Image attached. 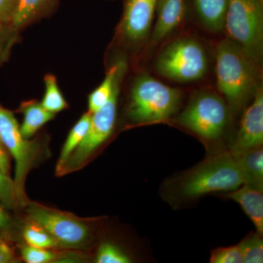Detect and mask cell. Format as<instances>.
Returning a JSON list of instances; mask_svg holds the SVG:
<instances>
[{
  "label": "cell",
  "instance_id": "cell-1",
  "mask_svg": "<svg viewBox=\"0 0 263 263\" xmlns=\"http://www.w3.org/2000/svg\"><path fill=\"white\" fill-rule=\"evenodd\" d=\"M259 65L229 37L218 44L216 76L218 89L233 110H238L260 87Z\"/></svg>",
  "mask_w": 263,
  "mask_h": 263
},
{
  "label": "cell",
  "instance_id": "cell-2",
  "mask_svg": "<svg viewBox=\"0 0 263 263\" xmlns=\"http://www.w3.org/2000/svg\"><path fill=\"white\" fill-rule=\"evenodd\" d=\"M181 99L179 89L143 74L132 86L128 116L136 123L164 120L177 111Z\"/></svg>",
  "mask_w": 263,
  "mask_h": 263
},
{
  "label": "cell",
  "instance_id": "cell-3",
  "mask_svg": "<svg viewBox=\"0 0 263 263\" xmlns=\"http://www.w3.org/2000/svg\"><path fill=\"white\" fill-rule=\"evenodd\" d=\"M243 184L238 160L233 154L214 156L202 162L183 179L181 193L197 197L219 192H232Z\"/></svg>",
  "mask_w": 263,
  "mask_h": 263
},
{
  "label": "cell",
  "instance_id": "cell-4",
  "mask_svg": "<svg viewBox=\"0 0 263 263\" xmlns=\"http://www.w3.org/2000/svg\"><path fill=\"white\" fill-rule=\"evenodd\" d=\"M224 29L228 37L260 65L263 54L262 0H228Z\"/></svg>",
  "mask_w": 263,
  "mask_h": 263
},
{
  "label": "cell",
  "instance_id": "cell-5",
  "mask_svg": "<svg viewBox=\"0 0 263 263\" xmlns=\"http://www.w3.org/2000/svg\"><path fill=\"white\" fill-rule=\"evenodd\" d=\"M209 61L200 43L182 38L164 48L157 58L155 68L169 80L191 82L200 80L206 74Z\"/></svg>",
  "mask_w": 263,
  "mask_h": 263
},
{
  "label": "cell",
  "instance_id": "cell-6",
  "mask_svg": "<svg viewBox=\"0 0 263 263\" xmlns=\"http://www.w3.org/2000/svg\"><path fill=\"white\" fill-rule=\"evenodd\" d=\"M0 140L10 155L14 159L15 176L13 181L15 196L18 204L24 205L27 202L26 179L37 160L39 149L37 142L24 138L14 114L2 106H0Z\"/></svg>",
  "mask_w": 263,
  "mask_h": 263
},
{
  "label": "cell",
  "instance_id": "cell-7",
  "mask_svg": "<svg viewBox=\"0 0 263 263\" xmlns=\"http://www.w3.org/2000/svg\"><path fill=\"white\" fill-rule=\"evenodd\" d=\"M228 117V108L221 97L212 91H201L193 97L177 122L202 138L214 140L224 132Z\"/></svg>",
  "mask_w": 263,
  "mask_h": 263
},
{
  "label": "cell",
  "instance_id": "cell-8",
  "mask_svg": "<svg viewBox=\"0 0 263 263\" xmlns=\"http://www.w3.org/2000/svg\"><path fill=\"white\" fill-rule=\"evenodd\" d=\"M122 79V78L117 81L108 101L95 113L91 114V121L86 136L71 154L60 175L80 169L111 134L117 117L118 98Z\"/></svg>",
  "mask_w": 263,
  "mask_h": 263
},
{
  "label": "cell",
  "instance_id": "cell-9",
  "mask_svg": "<svg viewBox=\"0 0 263 263\" xmlns=\"http://www.w3.org/2000/svg\"><path fill=\"white\" fill-rule=\"evenodd\" d=\"M27 212L31 221L43 227L60 247L82 248L89 241V228L77 219L35 203L30 204Z\"/></svg>",
  "mask_w": 263,
  "mask_h": 263
},
{
  "label": "cell",
  "instance_id": "cell-10",
  "mask_svg": "<svg viewBox=\"0 0 263 263\" xmlns=\"http://www.w3.org/2000/svg\"><path fill=\"white\" fill-rule=\"evenodd\" d=\"M158 0H127L121 33L130 44H139L149 34Z\"/></svg>",
  "mask_w": 263,
  "mask_h": 263
},
{
  "label": "cell",
  "instance_id": "cell-11",
  "mask_svg": "<svg viewBox=\"0 0 263 263\" xmlns=\"http://www.w3.org/2000/svg\"><path fill=\"white\" fill-rule=\"evenodd\" d=\"M262 143L263 92L260 86L256 91L252 104L243 114L231 153L235 157H238L247 151L262 146Z\"/></svg>",
  "mask_w": 263,
  "mask_h": 263
},
{
  "label": "cell",
  "instance_id": "cell-12",
  "mask_svg": "<svg viewBox=\"0 0 263 263\" xmlns=\"http://www.w3.org/2000/svg\"><path fill=\"white\" fill-rule=\"evenodd\" d=\"M156 12L157 19L152 34L154 44L165 39L182 22L185 0H158Z\"/></svg>",
  "mask_w": 263,
  "mask_h": 263
},
{
  "label": "cell",
  "instance_id": "cell-13",
  "mask_svg": "<svg viewBox=\"0 0 263 263\" xmlns=\"http://www.w3.org/2000/svg\"><path fill=\"white\" fill-rule=\"evenodd\" d=\"M228 197L238 202L255 226L257 233H263V195L262 190L245 185L230 192Z\"/></svg>",
  "mask_w": 263,
  "mask_h": 263
},
{
  "label": "cell",
  "instance_id": "cell-14",
  "mask_svg": "<svg viewBox=\"0 0 263 263\" xmlns=\"http://www.w3.org/2000/svg\"><path fill=\"white\" fill-rule=\"evenodd\" d=\"M126 67L125 61L122 59L118 60L110 67L101 84L89 95L88 99L89 113H95L108 101L117 81L124 77Z\"/></svg>",
  "mask_w": 263,
  "mask_h": 263
},
{
  "label": "cell",
  "instance_id": "cell-15",
  "mask_svg": "<svg viewBox=\"0 0 263 263\" xmlns=\"http://www.w3.org/2000/svg\"><path fill=\"white\" fill-rule=\"evenodd\" d=\"M19 110L23 115V121L19 129L26 139H30L41 127L55 117V114L48 111L36 100L23 102Z\"/></svg>",
  "mask_w": 263,
  "mask_h": 263
},
{
  "label": "cell",
  "instance_id": "cell-16",
  "mask_svg": "<svg viewBox=\"0 0 263 263\" xmlns=\"http://www.w3.org/2000/svg\"><path fill=\"white\" fill-rule=\"evenodd\" d=\"M239 164L243 184L262 190L263 189V150L262 146L247 151L235 157Z\"/></svg>",
  "mask_w": 263,
  "mask_h": 263
},
{
  "label": "cell",
  "instance_id": "cell-17",
  "mask_svg": "<svg viewBox=\"0 0 263 263\" xmlns=\"http://www.w3.org/2000/svg\"><path fill=\"white\" fill-rule=\"evenodd\" d=\"M197 14L206 29L213 32L224 30L228 0H194Z\"/></svg>",
  "mask_w": 263,
  "mask_h": 263
},
{
  "label": "cell",
  "instance_id": "cell-18",
  "mask_svg": "<svg viewBox=\"0 0 263 263\" xmlns=\"http://www.w3.org/2000/svg\"><path fill=\"white\" fill-rule=\"evenodd\" d=\"M56 0H18L11 27L14 32L23 29L41 16Z\"/></svg>",
  "mask_w": 263,
  "mask_h": 263
},
{
  "label": "cell",
  "instance_id": "cell-19",
  "mask_svg": "<svg viewBox=\"0 0 263 263\" xmlns=\"http://www.w3.org/2000/svg\"><path fill=\"white\" fill-rule=\"evenodd\" d=\"M91 114H84L71 129L65 144L62 147L57 165V173L60 174L71 154L80 145L89 129Z\"/></svg>",
  "mask_w": 263,
  "mask_h": 263
},
{
  "label": "cell",
  "instance_id": "cell-20",
  "mask_svg": "<svg viewBox=\"0 0 263 263\" xmlns=\"http://www.w3.org/2000/svg\"><path fill=\"white\" fill-rule=\"evenodd\" d=\"M44 96L41 103L43 108L53 114L67 108V103L59 87L57 78L51 74H48L44 77Z\"/></svg>",
  "mask_w": 263,
  "mask_h": 263
},
{
  "label": "cell",
  "instance_id": "cell-21",
  "mask_svg": "<svg viewBox=\"0 0 263 263\" xmlns=\"http://www.w3.org/2000/svg\"><path fill=\"white\" fill-rule=\"evenodd\" d=\"M22 234L27 245L31 247L48 249L59 247L51 235L43 227L34 221L24 226Z\"/></svg>",
  "mask_w": 263,
  "mask_h": 263
},
{
  "label": "cell",
  "instance_id": "cell-22",
  "mask_svg": "<svg viewBox=\"0 0 263 263\" xmlns=\"http://www.w3.org/2000/svg\"><path fill=\"white\" fill-rule=\"evenodd\" d=\"M243 262H263V242L261 235L253 233L246 237L239 243Z\"/></svg>",
  "mask_w": 263,
  "mask_h": 263
},
{
  "label": "cell",
  "instance_id": "cell-23",
  "mask_svg": "<svg viewBox=\"0 0 263 263\" xmlns=\"http://www.w3.org/2000/svg\"><path fill=\"white\" fill-rule=\"evenodd\" d=\"M131 259L114 243L105 242L99 247L96 256L98 263H129Z\"/></svg>",
  "mask_w": 263,
  "mask_h": 263
},
{
  "label": "cell",
  "instance_id": "cell-24",
  "mask_svg": "<svg viewBox=\"0 0 263 263\" xmlns=\"http://www.w3.org/2000/svg\"><path fill=\"white\" fill-rule=\"evenodd\" d=\"M21 255L26 262L48 263L57 258V254L48 249L38 248L27 245L21 249Z\"/></svg>",
  "mask_w": 263,
  "mask_h": 263
},
{
  "label": "cell",
  "instance_id": "cell-25",
  "mask_svg": "<svg viewBox=\"0 0 263 263\" xmlns=\"http://www.w3.org/2000/svg\"><path fill=\"white\" fill-rule=\"evenodd\" d=\"M210 262L212 263H242L243 254L239 245L213 250Z\"/></svg>",
  "mask_w": 263,
  "mask_h": 263
},
{
  "label": "cell",
  "instance_id": "cell-26",
  "mask_svg": "<svg viewBox=\"0 0 263 263\" xmlns=\"http://www.w3.org/2000/svg\"><path fill=\"white\" fill-rule=\"evenodd\" d=\"M0 201L5 207L14 209L18 204L13 181L0 170Z\"/></svg>",
  "mask_w": 263,
  "mask_h": 263
},
{
  "label": "cell",
  "instance_id": "cell-27",
  "mask_svg": "<svg viewBox=\"0 0 263 263\" xmlns=\"http://www.w3.org/2000/svg\"><path fill=\"white\" fill-rule=\"evenodd\" d=\"M17 2L18 0H0V22L2 24L10 27Z\"/></svg>",
  "mask_w": 263,
  "mask_h": 263
},
{
  "label": "cell",
  "instance_id": "cell-28",
  "mask_svg": "<svg viewBox=\"0 0 263 263\" xmlns=\"http://www.w3.org/2000/svg\"><path fill=\"white\" fill-rule=\"evenodd\" d=\"M14 32L11 27L0 22V63L8 55L10 45V34Z\"/></svg>",
  "mask_w": 263,
  "mask_h": 263
},
{
  "label": "cell",
  "instance_id": "cell-29",
  "mask_svg": "<svg viewBox=\"0 0 263 263\" xmlns=\"http://www.w3.org/2000/svg\"><path fill=\"white\" fill-rule=\"evenodd\" d=\"M10 169V154L0 140V170L9 176Z\"/></svg>",
  "mask_w": 263,
  "mask_h": 263
},
{
  "label": "cell",
  "instance_id": "cell-30",
  "mask_svg": "<svg viewBox=\"0 0 263 263\" xmlns=\"http://www.w3.org/2000/svg\"><path fill=\"white\" fill-rule=\"evenodd\" d=\"M14 254L6 243L0 246V263L16 262Z\"/></svg>",
  "mask_w": 263,
  "mask_h": 263
},
{
  "label": "cell",
  "instance_id": "cell-31",
  "mask_svg": "<svg viewBox=\"0 0 263 263\" xmlns=\"http://www.w3.org/2000/svg\"><path fill=\"white\" fill-rule=\"evenodd\" d=\"M11 226V219L0 203V230H7Z\"/></svg>",
  "mask_w": 263,
  "mask_h": 263
},
{
  "label": "cell",
  "instance_id": "cell-32",
  "mask_svg": "<svg viewBox=\"0 0 263 263\" xmlns=\"http://www.w3.org/2000/svg\"><path fill=\"white\" fill-rule=\"evenodd\" d=\"M5 242L4 240H3V238H1V236H0V246L5 245Z\"/></svg>",
  "mask_w": 263,
  "mask_h": 263
}]
</instances>
